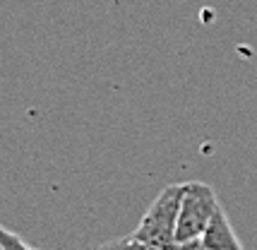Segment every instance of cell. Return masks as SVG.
<instances>
[{"mask_svg":"<svg viewBox=\"0 0 257 250\" xmlns=\"http://www.w3.org/2000/svg\"><path fill=\"white\" fill-rule=\"evenodd\" d=\"M185 195V183H173L164 188L159 197L149 205L142 221L133 231V238L157 250H173L178 245L176 231H178L180 205Z\"/></svg>","mask_w":257,"mask_h":250,"instance_id":"cell-1","label":"cell"},{"mask_svg":"<svg viewBox=\"0 0 257 250\" xmlns=\"http://www.w3.org/2000/svg\"><path fill=\"white\" fill-rule=\"evenodd\" d=\"M219 207L221 205H219V200H216V193H214L212 185L200 183V181H188L185 183L183 205H180L176 240H178V243L200 240Z\"/></svg>","mask_w":257,"mask_h":250,"instance_id":"cell-2","label":"cell"},{"mask_svg":"<svg viewBox=\"0 0 257 250\" xmlns=\"http://www.w3.org/2000/svg\"><path fill=\"white\" fill-rule=\"evenodd\" d=\"M200 240L202 250H243V245H240V240H238L233 226H231V221H228V216H226L221 207L216 209V214L209 221V226L202 233Z\"/></svg>","mask_w":257,"mask_h":250,"instance_id":"cell-3","label":"cell"},{"mask_svg":"<svg viewBox=\"0 0 257 250\" xmlns=\"http://www.w3.org/2000/svg\"><path fill=\"white\" fill-rule=\"evenodd\" d=\"M94 250H157V248H149L145 243L135 240L133 236H127V238L108 240V243H103V245H99V248H94Z\"/></svg>","mask_w":257,"mask_h":250,"instance_id":"cell-4","label":"cell"},{"mask_svg":"<svg viewBox=\"0 0 257 250\" xmlns=\"http://www.w3.org/2000/svg\"><path fill=\"white\" fill-rule=\"evenodd\" d=\"M0 245H3V250H34L15 231H10V228H5V226H0Z\"/></svg>","mask_w":257,"mask_h":250,"instance_id":"cell-5","label":"cell"},{"mask_svg":"<svg viewBox=\"0 0 257 250\" xmlns=\"http://www.w3.org/2000/svg\"><path fill=\"white\" fill-rule=\"evenodd\" d=\"M173 250H202V240H185V243H178Z\"/></svg>","mask_w":257,"mask_h":250,"instance_id":"cell-6","label":"cell"},{"mask_svg":"<svg viewBox=\"0 0 257 250\" xmlns=\"http://www.w3.org/2000/svg\"><path fill=\"white\" fill-rule=\"evenodd\" d=\"M0 250H3V245H0Z\"/></svg>","mask_w":257,"mask_h":250,"instance_id":"cell-7","label":"cell"}]
</instances>
